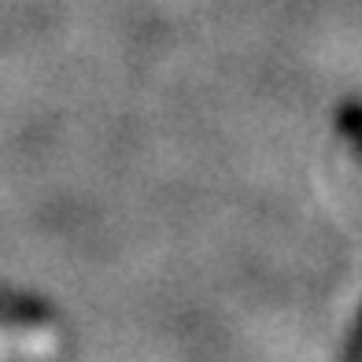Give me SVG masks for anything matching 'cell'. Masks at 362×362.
<instances>
[]
</instances>
